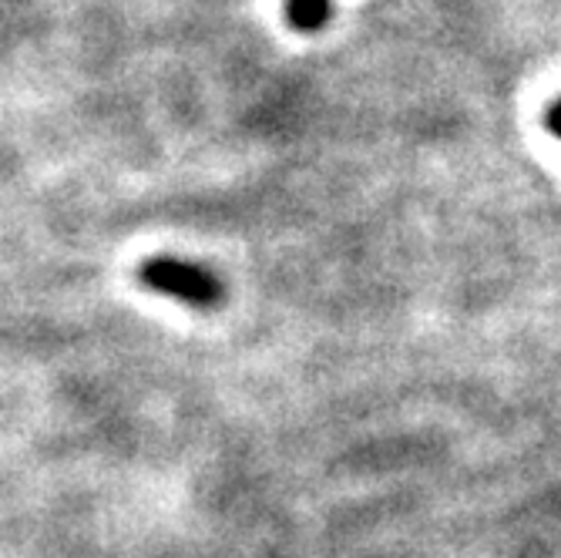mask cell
Segmentation results:
<instances>
[{
  "label": "cell",
  "instance_id": "cell-1",
  "mask_svg": "<svg viewBox=\"0 0 561 558\" xmlns=\"http://www.w3.org/2000/svg\"><path fill=\"white\" fill-rule=\"evenodd\" d=\"M141 283L169 293L188 307H216L222 299V280L198 266V263H185V260H172V257H156L141 266Z\"/></svg>",
  "mask_w": 561,
  "mask_h": 558
},
{
  "label": "cell",
  "instance_id": "cell-2",
  "mask_svg": "<svg viewBox=\"0 0 561 558\" xmlns=\"http://www.w3.org/2000/svg\"><path fill=\"white\" fill-rule=\"evenodd\" d=\"M330 14H333L330 0H286V18L302 34H317L320 27H327Z\"/></svg>",
  "mask_w": 561,
  "mask_h": 558
},
{
  "label": "cell",
  "instance_id": "cell-3",
  "mask_svg": "<svg viewBox=\"0 0 561 558\" xmlns=\"http://www.w3.org/2000/svg\"><path fill=\"white\" fill-rule=\"evenodd\" d=\"M545 125L551 128V135H558V138H561V98H558L554 105L548 109V115H545Z\"/></svg>",
  "mask_w": 561,
  "mask_h": 558
}]
</instances>
